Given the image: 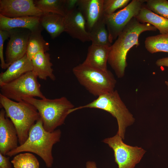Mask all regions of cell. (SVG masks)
<instances>
[{
	"mask_svg": "<svg viewBox=\"0 0 168 168\" xmlns=\"http://www.w3.org/2000/svg\"><path fill=\"white\" fill-rule=\"evenodd\" d=\"M157 29L147 23H141L135 17L127 25L116 40L110 47L108 63L118 78L123 77L127 67V55L133 46L139 45L138 38L142 32L156 31Z\"/></svg>",
	"mask_w": 168,
	"mask_h": 168,
	"instance_id": "1",
	"label": "cell"
},
{
	"mask_svg": "<svg viewBox=\"0 0 168 168\" xmlns=\"http://www.w3.org/2000/svg\"><path fill=\"white\" fill-rule=\"evenodd\" d=\"M61 134L59 129L52 132L46 131L40 118L30 128L26 141L8 153L6 156L10 157L22 152H32L42 158L47 168H51L54 160L52 148L60 141Z\"/></svg>",
	"mask_w": 168,
	"mask_h": 168,
	"instance_id": "2",
	"label": "cell"
},
{
	"mask_svg": "<svg viewBox=\"0 0 168 168\" xmlns=\"http://www.w3.org/2000/svg\"><path fill=\"white\" fill-rule=\"evenodd\" d=\"M0 105L16 128L19 145L22 144L27 139L31 127L40 118L38 110L27 101H14L0 94Z\"/></svg>",
	"mask_w": 168,
	"mask_h": 168,
	"instance_id": "3",
	"label": "cell"
},
{
	"mask_svg": "<svg viewBox=\"0 0 168 168\" xmlns=\"http://www.w3.org/2000/svg\"><path fill=\"white\" fill-rule=\"evenodd\" d=\"M24 100L34 106L38 110L43 126L47 131L52 132L63 124L68 115L70 114L74 105L66 97L50 99L45 97L37 99L25 97Z\"/></svg>",
	"mask_w": 168,
	"mask_h": 168,
	"instance_id": "4",
	"label": "cell"
},
{
	"mask_svg": "<svg viewBox=\"0 0 168 168\" xmlns=\"http://www.w3.org/2000/svg\"><path fill=\"white\" fill-rule=\"evenodd\" d=\"M85 108L101 109L110 113L117 119L118 126L117 133L122 139H124L126 128L135 121L133 115L127 108L117 90L102 94L86 105L72 109L71 112Z\"/></svg>",
	"mask_w": 168,
	"mask_h": 168,
	"instance_id": "5",
	"label": "cell"
},
{
	"mask_svg": "<svg viewBox=\"0 0 168 168\" xmlns=\"http://www.w3.org/2000/svg\"><path fill=\"white\" fill-rule=\"evenodd\" d=\"M72 72L80 84L95 96L114 90L116 81L108 70H103L83 63L74 67Z\"/></svg>",
	"mask_w": 168,
	"mask_h": 168,
	"instance_id": "6",
	"label": "cell"
},
{
	"mask_svg": "<svg viewBox=\"0 0 168 168\" xmlns=\"http://www.w3.org/2000/svg\"><path fill=\"white\" fill-rule=\"evenodd\" d=\"M37 78L32 71L28 72L10 82L0 85V94L17 102L25 97L44 98Z\"/></svg>",
	"mask_w": 168,
	"mask_h": 168,
	"instance_id": "7",
	"label": "cell"
},
{
	"mask_svg": "<svg viewBox=\"0 0 168 168\" xmlns=\"http://www.w3.org/2000/svg\"><path fill=\"white\" fill-rule=\"evenodd\" d=\"M147 0H132L125 7L110 15H104L109 39L112 44L132 18L138 14Z\"/></svg>",
	"mask_w": 168,
	"mask_h": 168,
	"instance_id": "8",
	"label": "cell"
},
{
	"mask_svg": "<svg viewBox=\"0 0 168 168\" xmlns=\"http://www.w3.org/2000/svg\"><path fill=\"white\" fill-rule=\"evenodd\" d=\"M117 133L114 136L103 140L113 150L115 161L118 168H134L139 163L146 151L138 146L133 147L124 142Z\"/></svg>",
	"mask_w": 168,
	"mask_h": 168,
	"instance_id": "9",
	"label": "cell"
},
{
	"mask_svg": "<svg viewBox=\"0 0 168 168\" xmlns=\"http://www.w3.org/2000/svg\"><path fill=\"white\" fill-rule=\"evenodd\" d=\"M8 31L10 39L5 52V61L10 65L26 54L31 31L25 28H15Z\"/></svg>",
	"mask_w": 168,
	"mask_h": 168,
	"instance_id": "10",
	"label": "cell"
},
{
	"mask_svg": "<svg viewBox=\"0 0 168 168\" xmlns=\"http://www.w3.org/2000/svg\"><path fill=\"white\" fill-rule=\"evenodd\" d=\"M43 13L32 0H0V14L7 17L40 16Z\"/></svg>",
	"mask_w": 168,
	"mask_h": 168,
	"instance_id": "11",
	"label": "cell"
},
{
	"mask_svg": "<svg viewBox=\"0 0 168 168\" xmlns=\"http://www.w3.org/2000/svg\"><path fill=\"white\" fill-rule=\"evenodd\" d=\"M64 32L72 38L83 42L91 41L85 19L76 6L66 14L64 16Z\"/></svg>",
	"mask_w": 168,
	"mask_h": 168,
	"instance_id": "12",
	"label": "cell"
},
{
	"mask_svg": "<svg viewBox=\"0 0 168 168\" xmlns=\"http://www.w3.org/2000/svg\"><path fill=\"white\" fill-rule=\"evenodd\" d=\"M18 138L16 128L11 120L6 116L3 108L0 111V153L6 156L18 145Z\"/></svg>",
	"mask_w": 168,
	"mask_h": 168,
	"instance_id": "13",
	"label": "cell"
},
{
	"mask_svg": "<svg viewBox=\"0 0 168 168\" xmlns=\"http://www.w3.org/2000/svg\"><path fill=\"white\" fill-rule=\"evenodd\" d=\"M103 0H77L76 6L82 13L89 32L93 26L104 16Z\"/></svg>",
	"mask_w": 168,
	"mask_h": 168,
	"instance_id": "14",
	"label": "cell"
},
{
	"mask_svg": "<svg viewBox=\"0 0 168 168\" xmlns=\"http://www.w3.org/2000/svg\"><path fill=\"white\" fill-rule=\"evenodd\" d=\"M15 28H25L31 32L42 30L40 16H26L9 18L0 14V30L8 31Z\"/></svg>",
	"mask_w": 168,
	"mask_h": 168,
	"instance_id": "15",
	"label": "cell"
},
{
	"mask_svg": "<svg viewBox=\"0 0 168 168\" xmlns=\"http://www.w3.org/2000/svg\"><path fill=\"white\" fill-rule=\"evenodd\" d=\"M32 70L31 60L26 54L10 65L5 71L0 73V85L10 82Z\"/></svg>",
	"mask_w": 168,
	"mask_h": 168,
	"instance_id": "16",
	"label": "cell"
},
{
	"mask_svg": "<svg viewBox=\"0 0 168 168\" xmlns=\"http://www.w3.org/2000/svg\"><path fill=\"white\" fill-rule=\"evenodd\" d=\"M110 47L91 44L88 47L86 57L83 63L103 70H108L107 64Z\"/></svg>",
	"mask_w": 168,
	"mask_h": 168,
	"instance_id": "17",
	"label": "cell"
},
{
	"mask_svg": "<svg viewBox=\"0 0 168 168\" xmlns=\"http://www.w3.org/2000/svg\"><path fill=\"white\" fill-rule=\"evenodd\" d=\"M33 66L32 71L39 79L46 80L49 77L53 81L56 79L50 62V54L48 53L40 52L31 59Z\"/></svg>",
	"mask_w": 168,
	"mask_h": 168,
	"instance_id": "18",
	"label": "cell"
},
{
	"mask_svg": "<svg viewBox=\"0 0 168 168\" xmlns=\"http://www.w3.org/2000/svg\"><path fill=\"white\" fill-rule=\"evenodd\" d=\"M40 25L54 39L64 32V16L53 13H43L40 16Z\"/></svg>",
	"mask_w": 168,
	"mask_h": 168,
	"instance_id": "19",
	"label": "cell"
},
{
	"mask_svg": "<svg viewBox=\"0 0 168 168\" xmlns=\"http://www.w3.org/2000/svg\"><path fill=\"white\" fill-rule=\"evenodd\" d=\"M135 17L140 22L154 26L160 34H168V19L153 13L145 7V4Z\"/></svg>",
	"mask_w": 168,
	"mask_h": 168,
	"instance_id": "20",
	"label": "cell"
},
{
	"mask_svg": "<svg viewBox=\"0 0 168 168\" xmlns=\"http://www.w3.org/2000/svg\"><path fill=\"white\" fill-rule=\"evenodd\" d=\"M42 30L31 32L27 44L26 55L31 60L37 53L46 52L49 50V44L46 41L41 35Z\"/></svg>",
	"mask_w": 168,
	"mask_h": 168,
	"instance_id": "21",
	"label": "cell"
},
{
	"mask_svg": "<svg viewBox=\"0 0 168 168\" xmlns=\"http://www.w3.org/2000/svg\"><path fill=\"white\" fill-rule=\"evenodd\" d=\"M89 32L92 44L110 46L111 45L104 16L93 26Z\"/></svg>",
	"mask_w": 168,
	"mask_h": 168,
	"instance_id": "22",
	"label": "cell"
},
{
	"mask_svg": "<svg viewBox=\"0 0 168 168\" xmlns=\"http://www.w3.org/2000/svg\"><path fill=\"white\" fill-rule=\"evenodd\" d=\"M144 44L146 49L151 54L161 52L168 53V34L147 37Z\"/></svg>",
	"mask_w": 168,
	"mask_h": 168,
	"instance_id": "23",
	"label": "cell"
},
{
	"mask_svg": "<svg viewBox=\"0 0 168 168\" xmlns=\"http://www.w3.org/2000/svg\"><path fill=\"white\" fill-rule=\"evenodd\" d=\"M36 6L43 13H53L64 16L66 0H34Z\"/></svg>",
	"mask_w": 168,
	"mask_h": 168,
	"instance_id": "24",
	"label": "cell"
},
{
	"mask_svg": "<svg viewBox=\"0 0 168 168\" xmlns=\"http://www.w3.org/2000/svg\"><path fill=\"white\" fill-rule=\"evenodd\" d=\"M14 168H39L37 158L30 153L18 154L11 161Z\"/></svg>",
	"mask_w": 168,
	"mask_h": 168,
	"instance_id": "25",
	"label": "cell"
},
{
	"mask_svg": "<svg viewBox=\"0 0 168 168\" xmlns=\"http://www.w3.org/2000/svg\"><path fill=\"white\" fill-rule=\"evenodd\" d=\"M145 7L155 14L168 19V1L166 0H147Z\"/></svg>",
	"mask_w": 168,
	"mask_h": 168,
	"instance_id": "26",
	"label": "cell"
},
{
	"mask_svg": "<svg viewBox=\"0 0 168 168\" xmlns=\"http://www.w3.org/2000/svg\"><path fill=\"white\" fill-rule=\"evenodd\" d=\"M130 0H103L104 15L111 14L118 9L124 8L130 2Z\"/></svg>",
	"mask_w": 168,
	"mask_h": 168,
	"instance_id": "27",
	"label": "cell"
},
{
	"mask_svg": "<svg viewBox=\"0 0 168 168\" xmlns=\"http://www.w3.org/2000/svg\"><path fill=\"white\" fill-rule=\"evenodd\" d=\"M9 37L8 31L0 30V66L2 69H7L10 66L7 64L4 60L3 56V48L5 40Z\"/></svg>",
	"mask_w": 168,
	"mask_h": 168,
	"instance_id": "28",
	"label": "cell"
},
{
	"mask_svg": "<svg viewBox=\"0 0 168 168\" xmlns=\"http://www.w3.org/2000/svg\"><path fill=\"white\" fill-rule=\"evenodd\" d=\"M10 157L6 156L0 153V168H12Z\"/></svg>",
	"mask_w": 168,
	"mask_h": 168,
	"instance_id": "29",
	"label": "cell"
},
{
	"mask_svg": "<svg viewBox=\"0 0 168 168\" xmlns=\"http://www.w3.org/2000/svg\"><path fill=\"white\" fill-rule=\"evenodd\" d=\"M156 64L158 67H168V57L163 58L157 59Z\"/></svg>",
	"mask_w": 168,
	"mask_h": 168,
	"instance_id": "30",
	"label": "cell"
},
{
	"mask_svg": "<svg viewBox=\"0 0 168 168\" xmlns=\"http://www.w3.org/2000/svg\"><path fill=\"white\" fill-rule=\"evenodd\" d=\"M86 168H97L95 162L88 161L86 163Z\"/></svg>",
	"mask_w": 168,
	"mask_h": 168,
	"instance_id": "31",
	"label": "cell"
},
{
	"mask_svg": "<svg viewBox=\"0 0 168 168\" xmlns=\"http://www.w3.org/2000/svg\"><path fill=\"white\" fill-rule=\"evenodd\" d=\"M165 84L166 85V86H167V89L168 90V81H165Z\"/></svg>",
	"mask_w": 168,
	"mask_h": 168,
	"instance_id": "32",
	"label": "cell"
}]
</instances>
